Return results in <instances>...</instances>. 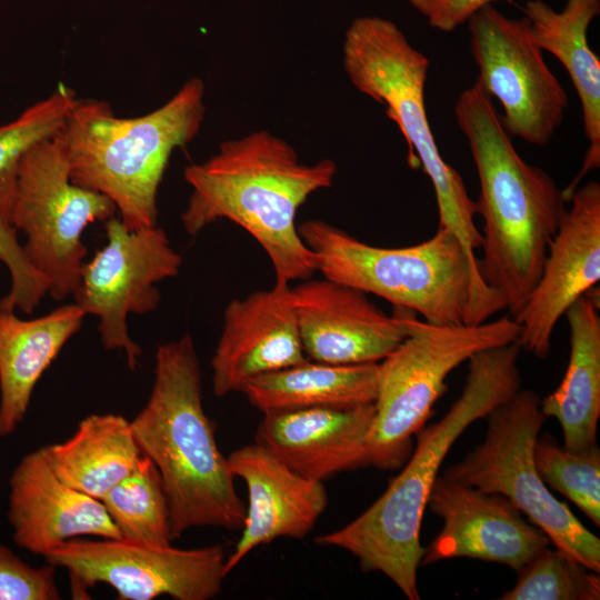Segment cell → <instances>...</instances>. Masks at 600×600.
Masks as SVG:
<instances>
[{
  "label": "cell",
  "mask_w": 600,
  "mask_h": 600,
  "mask_svg": "<svg viewBox=\"0 0 600 600\" xmlns=\"http://www.w3.org/2000/svg\"><path fill=\"white\" fill-rule=\"evenodd\" d=\"M337 172L331 159L301 162L288 141L264 129L226 140L208 160L184 169L191 194L183 228L196 236L217 220H230L266 251L277 283L307 280L317 262L296 214L313 192L332 184Z\"/></svg>",
  "instance_id": "1"
},
{
  "label": "cell",
  "mask_w": 600,
  "mask_h": 600,
  "mask_svg": "<svg viewBox=\"0 0 600 600\" xmlns=\"http://www.w3.org/2000/svg\"><path fill=\"white\" fill-rule=\"evenodd\" d=\"M454 114L480 183V274L514 316L539 281L567 201L543 169L519 156L492 97L478 81L460 93Z\"/></svg>",
  "instance_id": "2"
},
{
  "label": "cell",
  "mask_w": 600,
  "mask_h": 600,
  "mask_svg": "<svg viewBox=\"0 0 600 600\" xmlns=\"http://www.w3.org/2000/svg\"><path fill=\"white\" fill-rule=\"evenodd\" d=\"M521 349L516 340L470 357L460 397L438 422L416 432L413 453L382 496L353 521L314 542L350 552L362 570L383 573L408 599L419 600L417 573L424 550L420 528L439 469L472 422L521 389Z\"/></svg>",
  "instance_id": "3"
},
{
  "label": "cell",
  "mask_w": 600,
  "mask_h": 600,
  "mask_svg": "<svg viewBox=\"0 0 600 600\" xmlns=\"http://www.w3.org/2000/svg\"><path fill=\"white\" fill-rule=\"evenodd\" d=\"M130 422L141 453L160 473L172 540L197 527L242 529L246 504L204 412L201 369L189 334L157 348L151 393Z\"/></svg>",
  "instance_id": "4"
},
{
  "label": "cell",
  "mask_w": 600,
  "mask_h": 600,
  "mask_svg": "<svg viewBox=\"0 0 600 600\" xmlns=\"http://www.w3.org/2000/svg\"><path fill=\"white\" fill-rule=\"evenodd\" d=\"M206 114L204 83L188 79L161 107L136 118L78 99L61 130L73 183L107 196L130 230L157 226V197L172 152L191 142Z\"/></svg>",
  "instance_id": "5"
},
{
  "label": "cell",
  "mask_w": 600,
  "mask_h": 600,
  "mask_svg": "<svg viewBox=\"0 0 600 600\" xmlns=\"http://www.w3.org/2000/svg\"><path fill=\"white\" fill-rule=\"evenodd\" d=\"M343 68L356 89L387 106L408 144L411 168L421 167L430 178L438 204L439 228L451 231L461 243L472 269L482 236L474 223L476 201L469 197L459 172L441 157L426 111L424 87L429 59L388 19H354L344 34Z\"/></svg>",
  "instance_id": "6"
},
{
  "label": "cell",
  "mask_w": 600,
  "mask_h": 600,
  "mask_svg": "<svg viewBox=\"0 0 600 600\" xmlns=\"http://www.w3.org/2000/svg\"><path fill=\"white\" fill-rule=\"evenodd\" d=\"M299 234L324 278L420 313L433 324H462L469 310L472 271L457 237L439 228L409 247L368 244L321 220L304 221Z\"/></svg>",
  "instance_id": "7"
},
{
  "label": "cell",
  "mask_w": 600,
  "mask_h": 600,
  "mask_svg": "<svg viewBox=\"0 0 600 600\" xmlns=\"http://www.w3.org/2000/svg\"><path fill=\"white\" fill-rule=\"evenodd\" d=\"M408 334L379 363L374 418L368 434L370 466L396 469L414 434L447 391L446 380L474 353L518 340L520 324L500 318L480 324H433L403 313Z\"/></svg>",
  "instance_id": "8"
},
{
  "label": "cell",
  "mask_w": 600,
  "mask_h": 600,
  "mask_svg": "<svg viewBox=\"0 0 600 600\" xmlns=\"http://www.w3.org/2000/svg\"><path fill=\"white\" fill-rule=\"evenodd\" d=\"M484 419L482 443L447 468L443 476L508 498L556 549L599 573V538L551 494L537 471L533 447L546 421L539 396L520 389Z\"/></svg>",
  "instance_id": "9"
},
{
  "label": "cell",
  "mask_w": 600,
  "mask_h": 600,
  "mask_svg": "<svg viewBox=\"0 0 600 600\" xmlns=\"http://www.w3.org/2000/svg\"><path fill=\"white\" fill-rule=\"evenodd\" d=\"M61 130L22 159L11 212V223L27 237L29 261L57 301L72 296L79 284L87 256L84 229L117 211L107 196L72 182Z\"/></svg>",
  "instance_id": "10"
},
{
  "label": "cell",
  "mask_w": 600,
  "mask_h": 600,
  "mask_svg": "<svg viewBox=\"0 0 600 600\" xmlns=\"http://www.w3.org/2000/svg\"><path fill=\"white\" fill-rule=\"evenodd\" d=\"M48 563L69 571L74 592L98 583L116 590L120 600H210L219 596L226 552L213 544L179 549L139 541L70 539L44 556Z\"/></svg>",
  "instance_id": "11"
},
{
  "label": "cell",
  "mask_w": 600,
  "mask_h": 600,
  "mask_svg": "<svg viewBox=\"0 0 600 600\" xmlns=\"http://www.w3.org/2000/svg\"><path fill=\"white\" fill-rule=\"evenodd\" d=\"M467 22L477 81L501 103L504 129L511 137L546 147L569 100L533 39L529 19L507 17L488 4Z\"/></svg>",
  "instance_id": "12"
},
{
  "label": "cell",
  "mask_w": 600,
  "mask_h": 600,
  "mask_svg": "<svg viewBox=\"0 0 600 600\" xmlns=\"http://www.w3.org/2000/svg\"><path fill=\"white\" fill-rule=\"evenodd\" d=\"M107 243L80 272L74 303L99 319L98 331L108 350H123L130 369L139 364L141 348L130 337V313L154 311L160 303L156 283L177 276L181 256L158 227L128 229L120 219L106 221Z\"/></svg>",
  "instance_id": "13"
},
{
  "label": "cell",
  "mask_w": 600,
  "mask_h": 600,
  "mask_svg": "<svg viewBox=\"0 0 600 600\" xmlns=\"http://www.w3.org/2000/svg\"><path fill=\"white\" fill-rule=\"evenodd\" d=\"M427 507L443 521L420 566L452 558L501 563L519 571L549 548V538L506 497L438 476Z\"/></svg>",
  "instance_id": "14"
},
{
  "label": "cell",
  "mask_w": 600,
  "mask_h": 600,
  "mask_svg": "<svg viewBox=\"0 0 600 600\" xmlns=\"http://www.w3.org/2000/svg\"><path fill=\"white\" fill-rule=\"evenodd\" d=\"M549 244L542 273L513 316L522 349L544 359L554 328L566 311L600 280V184L590 181L570 198Z\"/></svg>",
  "instance_id": "15"
},
{
  "label": "cell",
  "mask_w": 600,
  "mask_h": 600,
  "mask_svg": "<svg viewBox=\"0 0 600 600\" xmlns=\"http://www.w3.org/2000/svg\"><path fill=\"white\" fill-rule=\"evenodd\" d=\"M307 359L329 364L379 362L407 337L402 310L388 316L367 293L323 278L291 288Z\"/></svg>",
  "instance_id": "16"
},
{
  "label": "cell",
  "mask_w": 600,
  "mask_h": 600,
  "mask_svg": "<svg viewBox=\"0 0 600 600\" xmlns=\"http://www.w3.org/2000/svg\"><path fill=\"white\" fill-rule=\"evenodd\" d=\"M223 329L211 360L217 397L241 392L251 379L307 361L291 287L233 299L224 310Z\"/></svg>",
  "instance_id": "17"
},
{
  "label": "cell",
  "mask_w": 600,
  "mask_h": 600,
  "mask_svg": "<svg viewBox=\"0 0 600 600\" xmlns=\"http://www.w3.org/2000/svg\"><path fill=\"white\" fill-rule=\"evenodd\" d=\"M227 461L231 474L248 488L241 537L226 559L228 576L254 548L281 537H306L329 498L323 482L300 476L257 442L232 451Z\"/></svg>",
  "instance_id": "18"
},
{
  "label": "cell",
  "mask_w": 600,
  "mask_h": 600,
  "mask_svg": "<svg viewBox=\"0 0 600 600\" xmlns=\"http://www.w3.org/2000/svg\"><path fill=\"white\" fill-rule=\"evenodd\" d=\"M9 486L12 537L31 553L44 556L81 536L122 538L101 500L68 486L54 473L46 447L20 460Z\"/></svg>",
  "instance_id": "19"
},
{
  "label": "cell",
  "mask_w": 600,
  "mask_h": 600,
  "mask_svg": "<svg viewBox=\"0 0 600 600\" xmlns=\"http://www.w3.org/2000/svg\"><path fill=\"white\" fill-rule=\"evenodd\" d=\"M374 412L371 403L266 413L256 442L300 476L323 482L370 466L368 434Z\"/></svg>",
  "instance_id": "20"
},
{
  "label": "cell",
  "mask_w": 600,
  "mask_h": 600,
  "mask_svg": "<svg viewBox=\"0 0 600 600\" xmlns=\"http://www.w3.org/2000/svg\"><path fill=\"white\" fill-rule=\"evenodd\" d=\"M600 13V0H567L556 11L542 0H529L524 16L541 50L552 53L566 68L579 96L584 134L589 142L581 170L562 190L566 201L580 180L600 167V60L588 44V28Z\"/></svg>",
  "instance_id": "21"
},
{
  "label": "cell",
  "mask_w": 600,
  "mask_h": 600,
  "mask_svg": "<svg viewBox=\"0 0 600 600\" xmlns=\"http://www.w3.org/2000/svg\"><path fill=\"white\" fill-rule=\"evenodd\" d=\"M84 316L76 303L34 319H20L14 310L0 307V438L12 434L23 420L37 382L80 330Z\"/></svg>",
  "instance_id": "22"
},
{
  "label": "cell",
  "mask_w": 600,
  "mask_h": 600,
  "mask_svg": "<svg viewBox=\"0 0 600 600\" xmlns=\"http://www.w3.org/2000/svg\"><path fill=\"white\" fill-rule=\"evenodd\" d=\"M599 289L591 288L564 313L570 329V357L554 391L540 400L546 418L557 419L563 447L584 450L597 444L600 417Z\"/></svg>",
  "instance_id": "23"
},
{
  "label": "cell",
  "mask_w": 600,
  "mask_h": 600,
  "mask_svg": "<svg viewBox=\"0 0 600 600\" xmlns=\"http://www.w3.org/2000/svg\"><path fill=\"white\" fill-rule=\"evenodd\" d=\"M379 362L329 364L307 360L248 381L241 392L263 414L376 402Z\"/></svg>",
  "instance_id": "24"
},
{
  "label": "cell",
  "mask_w": 600,
  "mask_h": 600,
  "mask_svg": "<svg viewBox=\"0 0 600 600\" xmlns=\"http://www.w3.org/2000/svg\"><path fill=\"white\" fill-rule=\"evenodd\" d=\"M54 473L68 486L101 500L136 467L141 451L131 422L120 414H90L66 441L46 446Z\"/></svg>",
  "instance_id": "25"
},
{
  "label": "cell",
  "mask_w": 600,
  "mask_h": 600,
  "mask_svg": "<svg viewBox=\"0 0 600 600\" xmlns=\"http://www.w3.org/2000/svg\"><path fill=\"white\" fill-rule=\"evenodd\" d=\"M101 501L122 538L171 544L169 509L161 477L147 456L141 454L134 469Z\"/></svg>",
  "instance_id": "26"
},
{
  "label": "cell",
  "mask_w": 600,
  "mask_h": 600,
  "mask_svg": "<svg viewBox=\"0 0 600 600\" xmlns=\"http://www.w3.org/2000/svg\"><path fill=\"white\" fill-rule=\"evenodd\" d=\"M76 91L59 83L47 98L0 126V216L11 222L20 164L38 143L59 132L77 102Z\"/></svg>",
  "instance_id": "27"
},
{
  "label": "cell",
  "mask_w": 600,
  "mask_h": 600,
  "mask_svg": "<svg viewBox=\"0 0 600 600\" xmlns=\"http://www.w3.org/2000/svg\"><path fill=\"white\" fill-rule=\"evenodd\" d=\"M533 460L541 480L561 492L600 526V450L561 447L551 436L538 437Z\"/></svg>",
  "instance_id": "28"
},
{
  "label": "cell",
  "mask_w": 600,
  "mask_h": 600,
  "mask_svg": "<svg viewBox=\"0 0 600 600\" xmlns=\"http://www.w3.org/2000/svg\"><path fill=\"white\" fill-rule=\"evenodd\" d=\"M518 572L501 600H598L600 578L558 549L547 548Z\"/></svg>",
  "instance_id": "29"
},
{
  "label": "cell",
  "mask_w": 600,
  "mask_h": 600,
  "mask_svg": "<svg viewBox=\"0 0 600 600\" xmlns=\"http://www.w3.org/2000/svg\"><path fill=\"white\" fill-rule=\"evenodd\" d=\"M0 261L11 277V288L0 300V307L20 309L30 314L49 292L48 280L31 264L23 246L18 240V230L0 216Z\"/></svg>",
  "instance_id": "30"
},
{
  "label": "cell",
  "mask_w": 600,
  "mask_h": 600,
  "mask_svg": "<svg viewBox=\"0 0 600 600\" xmlns=\"http://www.w3.org/2000/svg\"><path fill=\"white\" fill-rule=\"evenodd\" d=\"M54 566L32 567L0 543V600H58Z\"/></svg>",
  "instance_id": "31"
},
{
  "label": "cell",
  "mask_w": 600,
  "mask_h": 600,
  "mask_svg": "<svg viewBox=\"0 0 600 600\" xmlns=\"http://www.w3.org/2000/svg\"><path fill=\"white\" fill-rule=\"evenodd\" d=\"M493 1L496 0H408L432 28L443 32H452Z\"/></svg>",
  "instance_id": "32"
}]
</instances>
